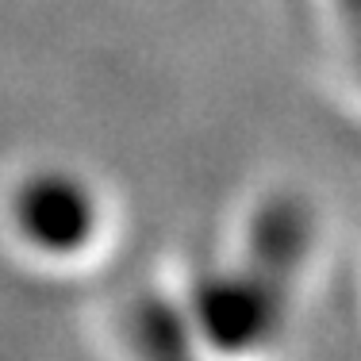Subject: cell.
<instances>
[{
    "label": "cell",
    "mask_w": 361,
    "mask_h": 361,
    "mask_svg": "<svg viewBox=\"0 0 361 361\" xmlns=\"http://www.w3.org/2000/svg\"><path fill=\"white\" fill-rule=\"evenodd\" d=\"M288 281L257 269L254 262L204 269L188 288V304L180 307V319L196 350L243 361L273 350L288 326L292 312Z\"/></svg>",
    "instance_id": "obj_1"
},
{
    "label": "cell",
    "mask_w": 361,
    "mask_h": 361,
    "mask_svg": "<svg viewBox=\"0 0 361 361\" xmlns=\"http://www.w3.org/2000/svg\"><path fill=\"white\" fill-rule=\"evenodd\" d=\"M342 16L350 20V27H354V35H361V0H338Z\"/></svg>",
    "instance_id": "obj_4"
},
{
    "label": "cell",
    "mask_w": 361,
    "mask_h": 361,
    "mask_svg": "<svg viewBox=\"0 0 361 361\" xmlns=\"http://www.w3.org/2000/svg\"><path fill=\"white\" fill-rule=\"evenodd\" d=\"M354 66H357V77H361V35H354Z\"/></svg>",
    "instance_id": "obj_5"
},
{
    "label": "cell",
    "mask_w": 361,
    "mask_h": 361,
    "mask_svg": "<svg viewBox=\"0 0 361 361\" xmlns=\"http://www.w3.org/2000/svg\"><path fill=\"white\" fill-rule=\"evenodd\" d=\"M315 243V216L300 196H269L257 204L250 227H246V250L243 257L257 269L296 285L304 273Z\"/></svg>",
    "instance_id": "obj_3"
},
{
    "label": "cell",
    "mask_w": 361,
    "mask_h": 361,
    "mask_svg": "<svg viewBox=\"0 0 361 361\" xmlns=\"http://www.w3.org/2000/svg\"><path fill=\"white\" fill-rule=\"evenodd\" d=\"M100 196L70 169H35L12 192V231L39 257H81L100 238Z\"/></svg>",
    "instance_id": "obj_2"
}]
</instances>
